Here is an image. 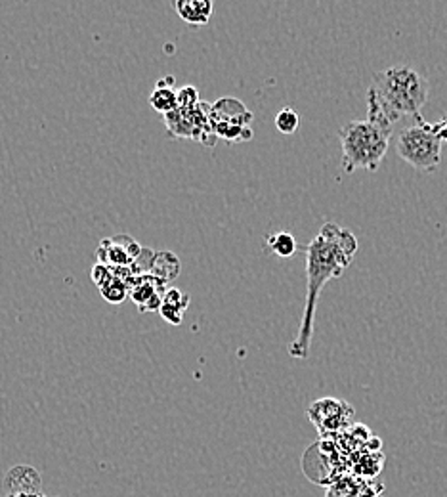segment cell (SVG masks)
<instances>
[{
  "label": "cell",
  "mask_w": 447,
  "mask_h": 497,
  "mask_svg": "<svg viewBox=\"0 0 447 497\" xmlns=\"http://www.w3.org/2000/svg\"><path fill=\"white\" fill-rule=\"evenodd\" d=\"M312 423L322 431H334L352 417V408L346 401L334 400V398H323L312 404L308 409Z\"/></svg>",
  "instance_id": "obj_8"
},
{
  "label": "cell",
  "mask_w": 447,
  "mask_h": 497,
  "mask_svg": "<svg viewBox=\"0 0 447 497\" xmlns=\"http://www.w3.org/2000/svg\"><path fill=\"white\" fill-rule=\"evenodd\" d=\"M441 142L426 121H411L396 138V153L421 173H432L441 161Z\"/></svg>",
  "instance_id": "obj_4"
},
{
  "label": "cell",
  "mask_w": 447,
  "mask_h": 497,
  "mask_svg": "<svg viewBox=\"0 0 447 497\" xmlns=\"http://www.w3.org/2000/svg\"><path fill=\"white\" fill-rule=\"evenodd\" d=\"M430 84L423 73L413 67L396 66L373 75L367 88V119L390 128L400 119L423 121V108Z\"/></svg>",
  "instance_id": "obj_2"
},
{
  "label": "cell",
  "mask_w": 447,
  "mask_h": 497,
  "mask_svg": "<svg viewBox=\"0 0 447 497\" xmlns=\"http://www.w3.org/2000/svg\"><path fill=\"white\" fill-rule=\"evenodd\" d=\"M210 103L199 102L195 108H176L173 113L165 115L168 134L173 138H190L205 145L216 144V134L210 125Z\"/></svg>",
  "instance_id": "obj_6"
},
{
  "label": "cell",
  "mask_w": 447,
  "mask_h": 497,
  "mask_svg": "<svg viewBox=\"0 0 447 497\" xmlns=\"http://www.w3.org/2000/svg\"><path fill=\"white\" fill-rule=\"evenodd\" d=\"M165 285L167 283H163L161 280L145 274V276H140L136 280V285L132 287L130 297L142 312L161 310L163 297L167 293Z\"/></svg>",
  "instance_id": "obj_10"
},
{
  "label": "cell",
  "mask_w": 447,
  "mask_h": 497,
  "mask_svg": "<svg viewBox=\"0 0 447 497\" xmlns=\"http://www.w3.org/2000/svg\"><path fill=\"white\" fill-rule=\"evenodd\" d=\"M41 476L33 467H14L4 478L6 497H41Z\"/></svg>",
  "instance_id": "obj_9"
},
{
  "label": "cell",
  "mask_w": 447,
  "mask_h": 497,
  "mask_svg": "<svg viewBox=\"0 0 447 497\" xmlns=\"http://www.w3.org/2000/svg\"><path fill=\"white\" fill-rule=\"evenodd\" d=\"M187 304H190V294L180 291V289H167L159 312L168 324L180 325L184 319L185 310H187Z\"/></svg>",
  "instance_id": "obj_13"
},
{
  "label": "cell",
  "mask_w": 447,
  "mask_h": 497,
  "mask_svg": "<svg viewBox=\"0 0 447 497\" xmlns=\"http://www.w3.org/2000/svg\"><path fill=\"white\" fill-rule=\"evenodd\" d=\"M142 251V247L128 235H115L100 243L96 257H98V262L111 266V268H130L138 262Z\"/></svg>",
  "instance_id": "obj_7"
},
{
  "label": "cell",
  "mask_w": 447,
  "mask_h": 497,
  "mask_svg": "<svg viewBox=\"0 0 447 497\" xmlns=\"http://www.w3.org/2000/svg\"><path fill=\"white\" fill-rule=\"evenodd\" d=\"M390 126L373 123V121H350L339 130L340 148H342V168L352 174L358 168L375 173L386 155L390 136Z\"/></svg>",
  "instance_id": "obj_3"
},
{
  "label": "cell",
  "mask_w": 447,
  "mask_h": 497,
  "mask_svg": "<svg viewBox=\"0 0 447 497\" xmlns=\"http://www.w3.org/2000/svg\"><path fill=\"white\" fill-rule=\"evenodd\" d=\"M197 103H199L197 88H193V86H184V88L178 90V108L190 109L195 108Z\"/></svg>",
  "instance_id": "obj_16"
},
{
  "label": "cell",
  "mask_w": 447,
  "mask_h": 497,
  "mask_svg": "<svg viewBox=\"0 0 447 497\" xmlns=\"http://www.w3.org/2000/svg\"><path fill=\"white\" fill-rule=\"evenodd\" d=\"M41 497H42V496H41Z\"/></svg>",
  "instance_id": "obj_18"
},
{
  "label": "cell",
  "mask_w": 447,
  "mask_h": 497,
  "mask_svg": "<svg viewBox=\"0 0 447 497\" xmlns=\"http://www.w3.org/2000/svg\"><path fill=\"white\" fill-rule=\"evenodd\" d=\"M432 130L441 142H447V117L440 119L438 123H432Z\"/></svg>",
  "instance_id": "obj_17"
},
{
  "label": "cell",
  "mask_w": 447,
  "mask_h": 497,
  "mask_svg": "<svg viewBox=\"0 0 447 497\" xmlns=\"http://www.w3.org/2000/svg\"><path fill=\"white\" fill-rule=\"evenodd\" d=\"M358 252V240L350 230L340 228L334 222L323 224L319 234L306 247V300L302 322L298 327L294 341L289 347V356L306 359L310 356L314 322H316L317 299L322 289L331 280H336L352 264Z\"/></svg>",
  "instance_id": "obj_1"
},
{
  "label": "cell",
  "mask_w": 447,
  "mask_h": 497,
  "mask_svg": "<svg viewBox=\"0 0 447 497\" xmlns=\"http://www.w3.org/2000/svg\"><path fill=\"white\" fill-rule=\"evenodd\" d=\"M149 106L163 115L173 113L178 108V90H174V77L157 81L155 88L149 94Z\"/></svg>",
  "instance_id": "obj_11"
},
{
  "label": "cell",
  "mask_w": 447,
  "mask_h": 497,
  "mask_svg": "<svg viewBox=\"0 0 447 497\" xmlns=\"http://www.w3.org/2000/svg\"><path fill=\"white\" fill-rule=\"evenodd\" d=\"M266 245L279 258H289L297 252V241L289 232H277V234L269 235Z\"/></svg>",
  "instance_id": "obj_14"
},
{
  "label": "cell",
  "mask_w": 447,
  "mask_h": 497,
  "mask_svg": "<svg viewBox=\"0 0 447 497\" xmlns=\"http://www.w3.org/2000/svg\"><path fill=\"white\" fill-rule=\"evenodd\" d=\"M252 113L237 98H220L210 109V125L216 138L247 142L252 138Z\"/></svg>",
  "instance_id": "obj_5"
},
{
  "label": "cell",
  "mask_w": 447,
  "mask_h": 497,
  "mask_svg": "<svg viewBox=\"0 0 447 497\" xmlns=\"http://www.w3.org/2000/svg\"><path fill=\"white\" fill-rule=\"evenodd\" d=\"M174 8L185 24L207 25L210 21L215 4L209 0H178Z\"/></svg>",
  "instance_id": "obj_12"
},
{
  "label": "cell",
  "mask_w": 447,
  "mask_h": 497,
  "mask_svg": "<svg viewBox=\"0 0 447 497\" xmlns=\"http://www.w3.org/2000/svg\"><path fill=\"white\" fill-rule=\"evenodd\" d=\"M300 125V117L292 108H283L279 113L275 115V128L281 132V134H294Z\"/></svg>",
  "instance_id": "obj_15"
}]
</instances>
